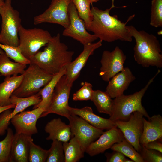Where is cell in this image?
<instances>
[{"label":"cell","instance_id":"obj_10","mask_svg":"<svg viewBox=\"0 0 162 162\" xmlns=\"http://www.w3.org/2000/svg\"><path fill=\"white\" fill-rule=\"evenodd\" d=\"M68 118L72 136L76 139L85 152L90 144L104 132L78 116L71 114Z\"/></svg>","mask_w":162,"mask_h":162},{"label":"cell","instance_id":"obj_1","mask_svg":"<svg viewBox=\"0 0 162 162\" xmlns=\"http://www.w3.org/2000/svg\"><path fill=\"white\" fill-rule=\"evenodd\" d=\"M115 8L111 6L105 10L92 6L91 11L93 20L88 31L92 32L100 40L108 42L117 40L131 42L132 37L126 24L135 16H130L125 22L118 19V16H111L110 12Z\"/></svg>","mask_w":162,"mask_h":162},{"label":"cell","instance_id":"obj_19","mask_svg":"<svg viewBox=\"0 0 162 162\" xmlns=\"http://www.w3.org/2000/svg\"><path fill=\"white\" fill-rule=\"evenodd\" d=\"M68 109L71 114L78 116L93 126L103 130H109L116 127L115 122L95 114L91 107L86 106L81 108H75L69 106Z\"/></svg>","mask_w":162,"mask_h":162},{"label":"cell","instance_id":"obj_40","mask_svg":"<svg viewBox=\"0 0 162 162\" xmlns=\"http://www.w3.org/2000/svg\"><path fill=\"white\" fill-rule=\"evenodd\" d=\"M99 0H89L91 4H92L93 3L96 2ZM112 0V6L114 7H116L114 6V0Z\"/></svg>","mask_w":162,"mask_h":162},{"label":"cell","instance_id":"obj_8","mask_svg":"<svg viewBox=\"0 0 162 162\" xmlns=\"http://www.w3.org/2000/svg\"><path fill=\"white\" fill-rule=\"evenodd\" d=\"M73 83L70 82L65 75L62 76L57 83L51 99L46 110L40 118L50 113H55L67 118L71 114L68 109V100Z\"/></svg>","mask_w":162,"mask_h":162},{"label":"cell","instance_id":"obj_24","mask_svg":"<svg viewBox=\"0 0 162 162\" xmlns=\"http://www.w3.org/2000/svg\"><path fill=\"white\" fill-rule=\"evenodd\" d=\"M26 65L11 61L4 51L0 53V74L5 77L22 74Z\"/></svg>","mask_w":162,"mask_h":162},{"label":"cell","instance_id":"obj_12","mask_svg":"<svg viewBox=\"0 0 162 162\" xmlns=\"http://www.w3.org/2000/svg\"><path fill=\"white\" fill-rule=\"evenodd\" d=\"M126 58V56L118 46H116L112 51H104L100 60L101 66L99 73L103 80L108 82L113 76L123 70Z\"/></svg>","mask_w":162,"mask_h":162},{"label":"cell","instance_id":"obj_34","mask_svg":"<svg viewBox=\"0 0 162 162\" xmlns=\"http://www.w3.org/2000/svg\"><path fill=\"white\" fill-rule=\"evenodd\" d=\"M82 87L73 96L74 100H91L94 91L91 84L87 82H82Z\"/></svg>","mask_w":162,"mask_h":162},{"label":"cell","instance_id":"obj_36","mask_svg":"<svg viewBox=\"0 0 162 162\" xmlns=\"http://www.w3.org/2000/svg\"><path fill=\"white\" fill-rule=\"evenodd\" d=\"M12 111L11 109H8L0 113V136L4 135L8 128L10 122L8 119V116Z\"/></svg>","mask_w":162,"mask_h":162},{"label":"cell","instance_id":"obj_18","mask_svg":"<svg viewBox=\"0 0 162 162\" xmlns=\"http://www.w3.org/2000/svg\"><path fill=\"white\" fill-rule=\"evenodd\" d=\"M143 132L139 140L141 146H145L150 141L162 140V117L160 115H154L148 120L143 117Z\"/></svg>","mask_w":162,"mask_h":162},{"label":"cell","instance_id":"obj_32","mask_svg":"<svg viewBox=\"0 0 162 162\" xmlns=\"http://www.w3.org/2000/svg\"><path fill=\"white\" fill-rule=\"evenodd\" d=\"M150 25L154 27H162V0H152Z\"/></svg>","mask_w":162,"mask_h":162},{"label":"cell","instance_id":"obj_42","mask_svg":"<svg viewBox=\"0 0 162 162\" xmlns=\"http://www.w3.org/2000/svg\"><path fill=\"white\" fill-rule=\"evenodd\" d=\"M4 4V3H0V14L2 11Z\"/></svg>","mask_w":162,"mask_h":162},{"label":"cell","instance_id":"obj_30","mask_svg":"<svg viewBox=\"0 0 162 162\" xmlns=\"http://www.w3.org/2000/svg\"><path fill=\"white\" fill-rule=\"evenodd\" d=\"M46 162H65L63 142L57 140H53L51 147L48 150Z\"/></svg>","mask_w":162,"mask_h":162},{"label":"cell","instance_id":"obj_22","mask_svg":"<svg viewBox=\"0 0 162 162\" xmlns=\"http://www.w3.org/2000/svg\"><path fill=\"white\" fill-rule=\"evenodd\" d=\"M22 77V74L6 76L4 81L0 83V106L9 105L10 98L20 86Z\"/></svg>","mask_w":162,"mask_h":162},{"label":"cell","instance_id":"obj_35","mask_svg":"<svg viewBox=\"0 0 162 162\" xmlns=\"http://www.w3.org/2000/svg\"><path fill=\"white\" fill-rule=\"evenodd\" d=\"M145 162H161L162 153L158 151L148 149L142 146L140 152Z\"/></svg>","mask_w":162,"mask_h":162},{"label":"cell","instance_id":"obj_3","mask_svg":"<svg viewBox=\"0 0 162 162\" xmlns=\"http://www.w3.org/2000/svg\"><path fill=\"white\" fill-rule=\"evenodd\" d=\"M127 28L136 41L134 50L136 62L145 68L152 66L161 68L162 51L157 37L143 30L139 31L132 25L127 26Z\"/></svg>","mask_w":162,"mask_h":162},{"label":"cell","instance_id":"obj_13","mask_svg":"<svg viewBox=\"0 0 162 162\" xmlns=\"http://www.w3.org/2000/svg\"><path fill=\"white\" fill-rule=\"evenodd\" d=\"M143 115L141 112H133L127 121H117L115 122L117 127L123 134L124 138L138 152L142 146L139 140L143 128Z\"/></svg>","mask_w":162,"mask_h":162},{"label":"cell","instance_id":"obj_15","mask_svg":"<svg viewBox=\"0 0 162 162\" xmlns=\"http://www.w3.org/2000/svg\"><path fill=\"white\" fill-rule=\"evenodd\" d=\"M98 138L91 143L85 151L91 156L103 153L115 143L121 142L124 138L122 132L117 127L104 132Z\"/></svg>","mask_w":162,"mask_h":162},{"label":"cell","instance_id":"obj_28","mask_svg":"<svg viewBox=\"0 0 162 162\" xmlns=\"http://www.w3.org/2000/svg\"><path fill=\"white\" fill-rule=\"evenodd\" d=\"M80 17L85 22L86 28L88 30L93 20V15L89 0H73Z\"/></svg>","mask_w":162,"mask_h":162},{"label":"cell","instance_id":"obj_45","mask_svg":"<svg viewBox=\"0 0 162 162\" xmlns=\"http://www.w3.org/2000/svg\"><path fill=\"white\" fill-rule=\"evenodd\" d=\"M0 76H1V74H0Z\"/></svg>","mask_w":162,"mask_h":162},{"label":"cell","instance_id":"obj_11","mask_svg":"<svg viewBox=\"0 0 162 162\" xmlns=\"http://www.w3.org/2000/svg\"><path fill=\"white\" fill-rule=\"evenodd\" d=\"M68 12L70 24L63 31V36L71 37L83 45L93 43L98 39L95 35L87 32L84 22L79 16L72 2L69 5Z\"/></svg>","mask_w":162,"mask_h":162},{"label":"cell","instance_id":"obj_21","mask_svg":"<svg viewBox=\"0 0 162 162\" xmlns=\"http://www.w3.org/2000/svg\"><path fill=\"white\" fill-rule=\"evenodd\" d=\"M44 130L49 134L46 138L47 140H57L63 142L68 141L72 137L70 125L60 118H54L48 122Z\"/></svg>","mask_w":162,"mask_h":162},{"label":"cell","instance_id":"obj_27","mask_svg":"<svg viewBox=\"0 0 162 162\" xmlns=\"http://www.w3.org/2000/svg\"><path fill=\"white\" fill-rule=\"evenodd\" d=\"M110 148L114 151L121 152L135 162H145L139 152L125 138L121 142L115 143Z\"/></svg>","mask_w":162,"mask_h":162},{"label":"cell","instance_id":"obj_20","mask_svg":"<svg viewBox=\"0 0 162 162\" xmlns=\"http://www.w3.org/2000/svg\"><path fill=\"white\" fill-rule=\"evenodd\" d=\"M32 136L15 133L13 142L11 162H29L30 142Z\"/></svg>","mask_w":162,"mask_h":162},{"label":"cell","instance_id":"obj_17","mask_svg":"<svg viewBox=\"0 0 162 162\" xmlns=\"http://www.w3.org/2000/svg\"><path fill=\"white\" fill-rule=\"evenodd\" d=\"M136 79L130 69L124 70L113 76L108 82L105 92L111 98H115L123 94L130 83Z\"/></svg>","mask_w":162,"mask_h":162},{"label":"cell","instance_id":"obj_29","mask_svg":"<svg viewBox=\"0 0 162 162\" xmlns=\"http://www.w3.org/2000/svg\"><path fill=\"white\" fill-rule=\"evenodd\" d=\"M14 134L8 128L5 138L0 141V162H11V151Z\"/></svg>","mask_w":162,"mask_h":162},{"label":"cell","instance_id":"obj_39","mask_svg":"<svg viewBox=\"0 0 162 162\" xmlns=\"http://www.w3.org/2000/svg\"><path fill=\"white\" fill-rule=\"evenodd\" d=\"M15 105L14 104H10L7 106H0V114L4 110L8 109L14 108Z\"/></svg>","mask_w":162,"mask_h":162},{"label":"cell","instance_id":"obj_41","mask_svg":"<svg viewBox=\"0 0 162 162\" xmlns=\"http://www.w3.org/2000/svg\"><path fill=\"white\" fill-rule=\"evenodd\" d=\"M124 162H134V161L131 159H129L128 158H125Z\"/></svg>","mask_w":162,"mask_h":162},{"label":"cell","instance_id":"obj_14","mask_svg":"<svg viewBox=\"0 0 162 162\" xmlns=\"http://www.w3.org/2000/svg\"><path fill=\"white\" fill-rule=\"evenodd\" d=\"M45 110L38 107L30 111H22L16 114L10 120L16 133L32 136L38 132L36 126L38 119Z\"/></svg>","mask_w":162,"mask_h":162},{"label":"cell","instance_id":"obj_43","mask_svg":"<svg viewBox=\"0 0 162 162\" xmlns=\"http://www.w3.org/2000/svg\"><path fill=\"white\" fill-rule=\"evenodd\" d=\"M5 0H0V3H4Z\"/></svg>","mask_w":162,"mask_h":162},{"label":"cell","instance_id":"obj_26","mask_svg":"<svg viewBox=\"0 0 162 162\" xmlns=\"http://www.w3.org/2000/svg\"><path fill=\"white\" fill-rule=\"evenodd\" d=\"M105 92L98 90H94L91 100L96 107L98 111L111 116L114 108L113 100Z\"/></svg>","mask_w":162,"mask_h":162},{"label":"cell","instance_id":"obj_33","mask_svg":"<svg viewBox=\"0 0 162 162\" xmlns=\"http://www.w3.org/2000/svg\"><path fill=\"white\" fill-rule=\"evenodd\" d=\"M47 153L48 150L44 149L34 144L33 139H31L30 142L29 162H46Z\"/></svg>","mask_w":162,"mask_h":162},{"label":"cell","instance_id":"obj_5","mask_svg":"<svg viewBox=\"0 0 162 162\" xmlns=\"http://www.w3.org/2000/svg\"><path fill=\"white\" fill-rule=\"evenodd\" d=\"M0 43L18 46L19 44L18 33L21 27L20 13L12 5V0H5L2 12Z\"/></svg>","mask_w":162,"mask_h":162},{"label":"cell","instance_id":"obj_6","mask_svg":"<svg viewBox=\"0 0 162 162\" xmlns=\"http://www.w3.org/2000/svg\"><path fill=\"white\" fill-rule=\"evenodd\" d=\"M22 75V79L20 86L12 94L22 98L30 96L38 92L53 76L32 63L29 64Z\"/></svg>","mask_w":162,"mask_h":162},{"label":"cell","instance_id":"obj_38","mask_svg":"<svg viewBox=\"0 0 162 162\" xmlns=\"http://www.w3.org/2000/svg\"><path fill=\"white\" fill-rule=\"evenodd\" d=\"M116 152L107 158V162H124L126 158L125 156L121 152L115 151Z\"/></svg>","mask_w":162,"mask_h":162},{"label":"cell","instance_id":"obj_7","mask_svg":"<svg viewBox=\"0 0 162 162\" xmlns=\"http://www.w3.org/2000/svg\"><path fill=\"white\" fill-rule=\"evenodd\" d=\"M18 35V46L23 55L29 60L42 47L45 46L52 37L47 30L37 28L26 29L22 26Z\"/></svg>","mask_w":162,"mask_h":162},{"label":"cell","instance_id":"obj_2","mask_svg":"<svg viewBox=\"0 0 162 162\" xmlns=\"http://www.w3.org/2000/svg\"><path fill=\"white\" fill-rule=\"evenodd\" d=\"M43 51H39L30 60L46 73L54 75L72 61L74 54L62 42L60 34L52 37Z\"/></svg>","mask_w":162,"mask_h":162},{"label":"cell","instance_id":"obj_37","mask_svg":"<svg viewBox=\"0 0 162 162\" xmlns=\"http://www.w3.org/2000/svg\"><path fill=\"white\" fill-rule=\"evenodd\" d=\"M161 140H158L149 142L144 147L147 148L154 150L162 153Z\"/></svg>","mask_w":162,"mask_h":162},{"label":"cell","instance_id":"obj_23","mask_svg":"<svg viewBox=\"0 0 162 162\" xmlns=\"http://www.w3.org/2000/svg\"><path fill=\"white\" fill-rule=\"evenodd\" d=\"M65 73V67L59 72L53 75L50 81L40 91L41 100L38 104L34 105L33 109L40 107L44 109L45 111L46 110L50 102L56 85L61 77Z\"/></svg>","mask_w":162,"mask_h":162},{"label":"cell","instance_id":"obj_44","mask_svg":"<svg viewBox=\"0 0 162 162\" xmlns=\"http://www.w3.org/2000/svg\"><path fill=\"white\" fill-rule=\"evenodd\" d=\"M4 52L3 50L0 48V53L3 52Z\"/></svg>","mask_w":162,"mask_h":162},{"label":"cell","instance_id":"obj_9","mask_svg":"<svg viewBox=\"0 0 162 162\" xmlns=\"http://www.w3.org/2000/svg\"><path fill=\"white\" fill-rule=\"evenodd\" d=\"M72 0H52L45 11L34 17V24L50 23L60 25L64 28L67 27L70 24L68 7Z\"/></svg>","mask_w":162,"mask_h":162},{"label":"cell","instance_id":"obj_16","mask_svg":"<svg viewBox=\"0 0 162 162\" xmlns=\"http://www.w3.org/2000/svg\"><path fill=\"white\" fill-rule=\"evenodd\" d=\"M102 41L100 40L96 42L84 45L83 49L81 53L74 61L65 67V75L70 82L73 83L78 78L89 57L93 54L97 49L101 46Z\"/></svg>","mask_w":162,"mask_h":162},{"label":"cell","instance_id":"obj_25","mask_svg":"<svg viewBox=\"0 0 162 162\" xmlns=\"http://www.w3.org/2000/svg\"><path fill=\"white\" fill-rule=\"evenodd\" d=\"M65 162H77L83 158L85 152L76 139L72 136L68 142H63Z\"/></svg>","mask_w":162,"mask_h":162},{"label":"cell","instance_id":"obj_4","mask_svg":"<svg viewBox=\"0 0 162 162\" xmlns=\"http://www.w3.org/2000/svg\"><path fill=\"white\" fill-rule=\"evenodd\" d=\"M160 72V70H158L155 75L140 91L131 94H123L115 98L113 100V112L109 119L114 122L118 120L127 121L129 119L130 115L135 111L141 112L144 116L149 118L150 117L142 105V100L150 85Z\"/></svg>","mask_w":162,"mask_h":162},{"label":"cell","instance_id":"obj_31","mask_svg":"<svg viewBox=\"0 0 162 162\" xmlns=\"http://www.w3.org/2000/svg\"><path fill=\"white\" fill-rule=\"evenodd\" d=\"M0 48L9 58L13 59L15 62L26 65L31 64L30 61L23 55L18 46H15L0 43Z\"/></svg>","mask_w":162,"mask_h":162}]
</instances>
